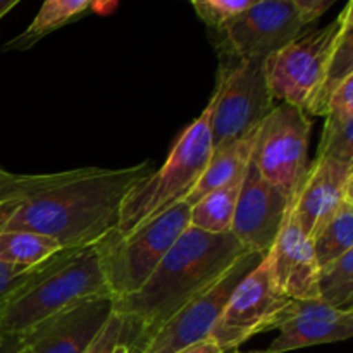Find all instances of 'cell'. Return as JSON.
Instances as JSON below:
<instances>
[{
  "label": "cell",
  "instance_id": "1",
  "mask_svg": "<svg viewBox=\"0 0 353 353\" xmlns=\"http://www.w3.org/2000/svg\"><path fill=\"white\" fill-rule=\"evenodd\" d=\"M152 171L150 162H141L50 174L6 172L0 179V231H33L61 248L93 245L116 230L124 199Z\"/></svg>",
  "mask_w": 353,
  "mask_h": 353
},
{
  "label": "cell",
  "instance_id": "2",
  "mask_svg": "<svg viewBox=\"0 0 353 353\" xmlns=\"http://www.w3.org/2000/svg\"><path fill=\"white\" fill-rule=\"evenodd\" d=\"M245 252L248 250L231 233L186 228L143 286L114 300V314L124 324L121 343L131 353L137 352L183 303L216 281Z\"/></svg>",
  "mask_w": 353,
  "mask_h": 353
},
{
  "label": "cell",
  "instance_id": "3",
  "mask_svg": "<svg viewBox=\"0 0 353 353\" xmlns=\"http://www.w3.org/2000/svg\"><path fill=\"white\" fill-rule=\"evenodd\" d=\"M112 296L95 243L62 248L34 265L6 302L0 336H21L48 317L86 300Z\"/></svg>",
  "mask_w": 353,
  "mask_h": 353
},
{
  "label": "cell",
  "instance_id": "4",
  "mask_svg": "<svg viewBox=\"0 0 353 353\" xmlns=\"http://www.w3.org/2000/svg\"><path fill=\"white\" fill-rule=\"evenodd\" d=\"M212 100L183 130L159 171H152L124 199L114 233L128 236L176 203L185 202L212 155Z\"/></svg>",
  "mask_w": 353,
  "mask_h": 353
},
{
  "label": "cell",
  "instance_id": "5",
  "mask_svg": "<svg viewBox=\"0 0 353 353\" xmlns=\"http://www.w3.org/2000/svg\"><path fill=\"white\" fill-rule=\"evenodd\" d=\"M188 226L190 205L179 202L128 236L112 230L100 238L95 247L112 299L138 292Z\"/></svg>",
  "mask_w": 353,
  "mask_h": 353
},
{
  "label": "cell",
  "instance_id": "6",
  "mask_svg": "<svg viewBox=\"0 0 353 353\" xmlns=\"http://www.w3.org/2000/svg\"><path fill=\"white\" fill-rule=\"evenodd\" d=\"M210 100L212 150L257 133L276 105L269 90L265 61L221 57L217 85Z\"/></svg>",
  "mask_w": 353,
  "mask_h": 353
},
{
  "label": "cell",
  "instance_id": "7",
  "mask_svg": "<svg viewBox=\"0 0 353 353\" xmlns=\"http://www.w3.org/2000/svg\"><path fill=\"white\" fill-rule=\"evenodd\" d=\"M312 123L302 109L281 102L274 105L257 131L252 162L262 178L295 202L309 169V140Z\"/></svg>",
  "mask_w": 353,
  "mask_h": 353
},
{
  "label": "cell",
  "instance_id": "8",
  "mask_svg": "<svg viewBox=\"0 0 353 353\" xmlns=\"http://www.w3.org/2000/svg\"><path fill=\"white\" fill-rule=\"evenodd\" d=\"M264 257L265 255L257 252H245L216 281L183 303L134 353H176L190 345L207 340L234 288L248 272L261 264Z\"/></svg>",
  "mask_w": 353,
  "mask_h": 353
},
{
  "label": "cell",
  "instance_id": "9",
  "mask_svg": "<svg viewBox=\"0 0 353 353\" xmlns=\"http://www.w3.org/2000/svg\"><path fill=\"white\" fill-rule=\"evenodd\" d=\"M341 26V16L299 38L265 59V74L274 100L290 103L309 114L326 72L327 59Z\"/></svg>",
  "mask_w": 353,
  "mask_h": 353
},
{
  "label": "cell",
  "instance_id": "10",
  "mask_svg": "<svg viewBox=\"0 0 353 353\" xmlns=\"http://www.w3.org/2000/svg\"><path fill=\"white\" fill-rule=\"evenodd\" d=\"M293 300L272 281L268 255L234 288L209 340L224 353H234L255 334L278 327Z\"/></svg>",
  "mask_w": 353,
  "mask_h": 353
},
{
  "label": "cell",
  "instance_id": "11",
  "mask_svg": "<svg viewBox=\"0 0 353 353\" xmlns=\"http://www.w3.org/2000/svg\"><path fill=\"white\" fill-rule=\"evenodd\" d=\"M309 28L302 14L286 0H259L214 33L221 57L265 61Z\"/></svg>",
  "mask_w": 353,
  "mask_h": 353
},
{
  "label": "cell",
  "instance_id": "12",
  "mask_svg": "<svg viewBox=\"0 0 353 353\" xmlns=\"http://www.w3.org/2000/svg\"><path fill=\"white\" fill-rule=\"evenodd\" d=\"M290 210L292 207L285 195L269 185L250 161L241 183L230 233L243 245L245 250L265 255L271 250Z\"/></svg>",
  "mask_w": 353,
  "mask_h": 353
},
{
  "label": "cell",
  "instance_id": "13",
  "mask_svg": "<svg viewBox=\"0 0 353 353\" xmlns=\"http://www.w3.org/2000/svg\"><path fill=\"white\" fill-rule=\"evenodd\" d=\"M348 202H353V164L316 157L309 162L290 216L312 240Z\"/></svg>",
  "mask_w": 353,
  "mask_h": 353
},
{
  "label": "cell",
  "instance_id": "14",
  "mask_svg": "<svg viewBox=\"0 0 353 353\" xmlns=\"http://www.w3.org/2000/svg\"><path fill=\"white\" fill-rule=\"evenodd\" d=\"M112 312V296L76 303L21 334L23 353H85Z\"/></svg>",
  "mask_w": 353,
  "mask_h": 353
},
{
  "label": "cell",
  "instance_id": "15",
  "mask_svg": "<svg viewBox=\"0 0 353 353\" xmlns=\"http://www.w3.org/2000/svg\"><path fill=\"white\" fill-rule=\"evenodd\" d=\"M276 330L278 336L268 348L247 353H288L350 340L353 310L333 309L319 299L293 300Z\"/></svg>",
  "mask_w": 353,
  "mask_h": 353
},
{
  "label": "cell",
  "instance_id": "16",
  "mask_svg": "<svg viewBox=\"0 0 353 353\" xmlns=\"http://www.w3.org/2000/svg\"><path fill=\"white\" fill-rule=\"evenodd\" d=\"M269 269L276 288L290 300L319 299V264L310 238L293 217H286L281 231L268 252Z\"/></svg>",
  "mask_w": 353,
  "mask_h": 353
},
{
  "label": "cell",
  "instance_id": "17",
  "mask_svg": "<svg viewBox=\"0 0 353 353\" xmlns=\"http://www.w3.org/2000/svg\"><path fill=\"white\" fill-rule=\"evenodd\" d=\"M255 140H257V133L252 134V137L241 138V140L231 141L224 147L212 150L205 171L202 172L195 188L186 196L185 202L192 207L193 203L199 202L209 192H214L219 186L228 185L233 179L241 178L252 161Z\"/></svg>",
  "mask_w": 353,
  "mask_h": 353
},
{
  "label": "cell",
  "instance_id": "18",
  "mask_svg": "<svg viewBox=\"0 0 353 353\" xmlns=\"http://www.w3.org/2000/svg\"><path fill=\"white\" fill-rule=\"evenodd\" d=\"M353 2L348 0L347 6L340 12L341 26L334 38L333 48H331L330 59L326 64V72H324L323 85H321L319 93L314 100L312 107L309 110V116H323L326 112V105L330 97L333 95L334 90L345 81V79L353 76Z\"/></svg>",
  "mask_w": 353,
  "mask_h": 353
},
{
  "label": "cell",
  "instance_id": "19",
  "mask_svg": "<svg viewBox=\"0 0 353 353\" xmlns=\"http://www.w3.org/2000/svg\"><path fill=\"white\" fill-rule=\"evenodd\" d=\"M93 6V0H45L30 26L7 41L2 50H28L52 31L65 26Z\"/></svg>",
  "mask_w": 353,
  "mask_h": 353
},
{
  "label": "cell",
  "instance_id": "20",
  "mask_svg": "<svg viewBox=\"0 0 353 353\" xmlns=\"http://www.w3.org/2000/svg\"><path fill=\"white\" fill-rule=\"evenodd\" d=\"M243 178L245 174L209 192L193 203L190 207V226L214 234L230 233Z\"/></svg>",
  "mask_w": 353,
  "mask_h": 353
},
{
  "label": "cell",
  "instance_id": "21",
  "mask_svg": "<svg viewBox=\"0 0 353 353\" xmlns=\"http://www.w3.org/2000/svg\"><path fill=\"white\" fill-rule=\"evenodd\" d=\"M61 245L43 234L24 230L0 231V262L34 268L61 252Z\"/></svg>",
  "mask_w": 353,
  "mask_h": 353
},
{
  "label": "cell",
  "instance_id": "22",
  "mask_svg": "<svg viewBox=\"0 0 353 353\" xmlns=\"http://www.w3.org/2000/svg\"><path fill=\"white\" fill-rule=\"evenodd\" d=\"M312 245L319 269L353 250V202L341 207L340 212L312 238Z\"/></svg>",
  "mask_w": 353,
  "mask_h": 353
},
{
  "label": "cell",
  "instance_id": "23",
  "mask_svg": "<svg viewBox=\"0 0 353 353\" xmlns=\"http://www.w3.org/2000/svg\"><path fill=\"white\" fill-rule=\"evenodd\" d=\"M319 300L333 309L348 310L353 303V250L319 269Z\"/></svg>",
  "mask_w": 353,
  "mask_h": 353
},
{
  "label": "cell",
  "instance_id": "24",
  "mask_svg": "<svg viewBox=\"0 0 353 353\" xmlns=\"http://www.w3.org/2000/svg\"><path fill=\"white\" fill-rule=\"evenodd\" d=\"M324 117L326 123L316 157L353 164V112L331 110Z\"/></svg>",
  "mask_w": 353,
  "mask_h": 353
},
{
  "label": "cell",
  "instance_id": "25",
  "mask_svg": "<svg viewBox=\"0 0 353 353\" xmlns=\"http://www.w3.org/2000/svg\"><path fill=\"white\" fill-rule=\"evenodd\" d=\"M257 2L259 0H196L193 7L200 19L214 31Z\"/></svg>",
  "mask_w": 353,
  "mask_h": 353
},
{
  "label": "cell",
  "instance_id": "26",
  "mask_svg": "<svg viewBox=\"0 0 353 353\" xmlns=\"http://www.w3.org/2000/svg\"><path fill=\"white\" fill-rule=\"evenodd\" d=\"M124 334V324L121 321V317H117L112 312V316L109 317L105 326L102 327V331L99 333V336L93 340V343L90 345L88 350L85 353H112L114 348L123 341Z\"/></svg>",
  "mask_w": 353,
  "mask_h": 353
},
{
  "label": "cell",
  "instance_id": "27",
  "mask_svg": "<svg viewBox=\"0 0 353 353\" xmlns=\"http://www.w3.org/2000/svg\"><path fill=\"white\" fill-rule=\"evenodd\" d=\"M31 269L33 268H19V265H9L0 262V314H2L9 296L26 279Z\"/></svg>",
  "mask_w": 353,
  "mask_h": 353
},
{
  "label": "cell",
  "instance_id": "28",
  "mask_svg": "<svg viewBox=\"0 0 353 353\" xmlns=\"http://www.w3.org/2000/svg\"><path fill=\"white\" fill-rule=\"evenodd\" d=\"M286 2L292 3V6L302 14L305 23L309 24V26H312L327 9L336 2V0H286Z\"/></svg>",
  "mask_w": 353,
  "mask_h": 353
},
{
  "label": "cell",
  "instance_id": "29",
  "mask_svg": "<svg viewBox=\"0 0 353 353\" xmlns=\"http://www.w3.org/2000/svg\"><path fill=\"white\" fill-rule=\"evenodd\" d=\"M176 353H224V352L221 350V348L217 347L212 340H209V338H207V340L200 341V343L190 345V347L183 348V350H179Z\"/></svg>",
  "mask_w": 353,
  "mask_h": 353
},
{
  "label": "cell",
  "instance_id": "30",
  "mask_svg": "<svg viewBox=\"0 0 353 353\" xmlns=\"http://www.w3.org/2000/svg\"><path fill=\"white\" fill-rule=\"evenodd\" d=\"M0 353H23L19 336H0Z\"/></svg>",
  "mask_w": 353,
  "mask_h": 353
},
{
  "label": "cell",
  "instance_id": "31",
  "mask_svg": "<svg viewBox=\"0 0 353 353\" xmlns=\"http://www.w3.org/2000/svg\"><path fill=\"white\" fill-rule=\"evenodd\" d=\"M119 0H93L92 9L97 14H110L112 10H116Z\"/></svg>",
  "mask_w": 353,
  "mask_h": 353
},
{
  "label": "cell",
  "instance_id": "32",
  "mask_svg": "<svg viewBox=\"0 0 353 353\" xmlns=\"http://www.w3.org/2000/svg\"><path fill=\"white\" fill-rule=\"evenodd\" d=\"M19 2L21 0H0V19H2L9 10H12Z\"/></svg>",
  "mask_w": 353,
  "mask_h": 353
},
{
  "label": "cell",
  "instance_id": "33",
  "mask_svg": "<svg viewBox=\"0 0 353 353\" xmlns=\"http://www.w3.org/2000/svg\"><path fill=\"white\" fill-rule=\"evenodd\" d=\"M112 353H131V352H130V348L126 347V345H124V343H119V345H117L116 348H114Z\"/></svg>",
  "mask_w": 353,
  "mask_h": 353
},
{
  "label": "cell",
  "instance_id": "34",
  "mask_svg": "<svg viewBox=\"0 0 353 353\" xmlns=\"http://www.w3.org/2000/svg\"><path fill=\"white\" fill-rule=\"evenodd\" d=\"M6 169H2V168H0V179H2L3 178V176H6Z\"/></svg>",
  "mask_w": 353,
  "mask_h": 353
},
{
  "label": "cell",
  "instance_id": "35",
  "mask_svg": "<svg viewBox=\"0 0 353 353\" xmlns=\"http://www.w3.org/2000/svg\"><path fill=\"white\" fill-rule=\"evenodd\" d=\"M190 2H192V3H195V2H196V0H190Z\"/></svg>",
  "mask_w": 353,
  "mask_h": 353
}]
</instances>
